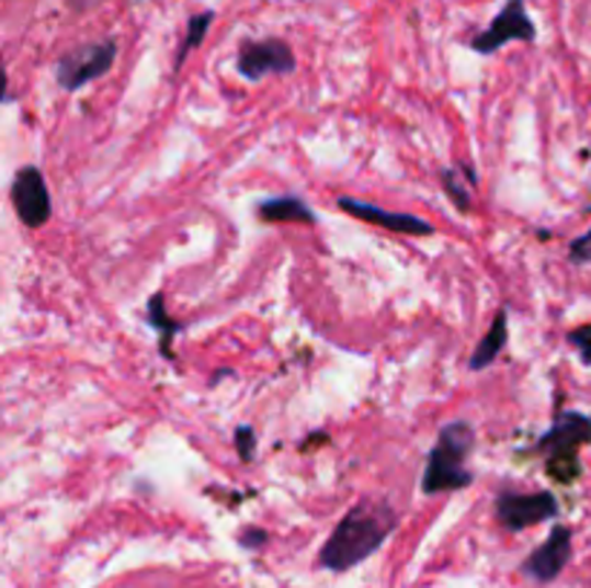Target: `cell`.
I'll list each match as a JSON object with an SVG mask.
<instances>
[{"label": "cell", "instance_id": "cell-1", "mask_svg": "<svg viewBox=\"0 0 591 588\" xmlns=\"http://www.w3.org/2000/svg\"><path fill=\"white\" fill-rule=\"evenodd\" d=\"M396 522L398 513L393 511V505L364 499L334 525L320 549V565L327 572H350L382 549L387 536L396 531Z\"/></svg>", "mask_w": 591, "mask_h": 588}, {"label": "cell", "instance_id": "cell-2", "mask_svg": "<svg viewBox=\"0 0 591 588\" xmlns=\"http://www.w3.org/2000/svg\"><path fill=\"white\" fill-rule=\"evenodd\" d=\"M476 436L467 421H451L439 430V439L428 456L421 490L428 496L462 490L474 485V473L467 471V459L474 453Z\"/></svg>", "mask_w": 591, "mask_h": 588}, {"label": "cell", "instance_id": "cell-3", "mask_svg": "<svg viewBox=\"0 0 591 588\" xmlns=\"http://www.w3.org/2000/svg\"><path fill=\"white\" fill-rule=\"evenodd\" d=\"M116 53L118 44L113 38L93 41V44L70 49L55 64V81L64 90L76 93V90L87 87L90 81H99L102 76H107L113 70V64H116Z\"/></svg>", "mask_w": 591, "mask_h": 588}, {"label": "cell", "instance_id": "cell-4", "mask_svg": "<svg viewBox=\"0 0 591 588\" xmlns=\"http://www.w3.org/2000/svg\"><path fill=\"white\" fill-rule=\"evenodd\" d=\"M508 41H525V44L537 41V26L525 12V0H508L505 7L499 9V15L490 21L488 30L474 35L470 49L479 55H493L505 47Z\"/></svg>", "mask_w": 591, "mask_h": 588}, {"label": "cell", "instance_id": "cell-5", "mask_svg": "<svg viewBox=\"0 0 591 588\" xmlns=\"http://www.w3.org/2000/svg\"><path fill=\"white\" fill-rule=\"evenodd\" d=\"M557 513H560L557 496L548 494V490H539V494H514V490H508V494L497 496L499 525L511 531V534H520V531L539 525V522H552Z\"/></svg>", "mask_w": 591, "mask_h": 588}, {"label": "cell", "instance_id": "cell-6", "mask_svg": "<svg viewBox=\"0 0 591 588\" xmlns=\"http://www.w3.org/2000/svg\"><path fill=\"white\" fill-rule=\"evenodd\" d=\"M295 53L283 38L246 41L237 53V72L246 81H263L265 76H288L295 72Z\"/></svg>", "mask_w": 591, "mask_h": 588}, {"label": "cell", "instance_id": "cell-7", "mask_svg": "<svg viewBox=\"0 0 591 588\" xmlns=\"http://www.w3.org/2000/svg\"><path fill=\"white\" fill-rule=\"evenodd\" d=\"M12 205H15L18 219L26 225V228H41L47 225L53 217V196H49L47 179L38 168H21L15 173V182H12Z\"/></svg>", "mask_w": 591, "mask_h": 588}, {"label": "cell", "instance_id": "cell-8", "mask_svg": "<svg viewBox=\"0 0 591 588\" xmlns=\"http://www.w3.org/2000/svg\"><path fill=\"white\" fill-rule=\"evenodd\" d=\"M591 441V418L583 412H560L554 418L552 427L531 444V453L552 459L562 456V453H577V450Z\"/></svg>", "mask_w": 591, "mask_h": 588}, {"label": "cell", "instance_id": "cell-9", "mask_svg": "<svg viewBox=\"0 0 591 588\" xmlns=\"http://www.w3.org/2000/svg\"><path fill=\"white\" fill-rule=\"evenodd\" d=\"M568 559H571V528L554 525L543 545L531 557H525L522 574L537 583H554L568 565Z\"/></svg>", "mask_w": 591, "mask_h": 588}, {"label": "cell", "instance_id": "cell-10", "mask_svg": "<svg viewBox=\"0 0 591 588\" xmlns=\"http://www.w3.org/2000/svg\"><path fill=\"white\" fill-rule=\"evenodd\" d=\"M341 211H346L350 217L364 219L370 225H378V228H387V231L396 234H412V237H430V234L436 231L428 219L416 217V214H398V211H384L373 202L355 200V196H341L338 200Z\"/></svg>", "mask_w": 591, "mask_h": 588}, {"label": "cell", "instance_id": "cell-11", "mask_svg": "<svg viewBox=\"0 0 591 588\" xmlns=\"http://www.w3.org/2000/svg\"><path fill=\"white\" fill-rule=\"evenodd\" d=\"M258 217L263 223H315V211L300 196H272L258 205Z\"/></svg>", "mask_w": 591, "mask_h": 588}, {"label": "cell", "instance_id": "cell-12", "mask_svg": "<svg viewBox=\"0 0 591 588\" xmlns=\"http://www.w3.org/2000/svg\"><path fill=\"white\" fill-rule=\"evenodd\" d=\"M505 343H508V312L499 309L493 324L488 326V332L482 335V341H479V347H476V352L470 355V370L479 372V370H485V366L493 364V361L502 355Z\"/></svg>", "mask_w": 591, "mask_h": 588}, {"label": "cell", "instance_id": "cell-13", "mask_svg": "<svg viewBox=\"0 0 591 588\" xmlns=\"http://www.w3.org/2000/svg\"><path fill=\"white\" fill-rule=\"evenodd\" d=\"M442 179L444 194L451 196V202L459 211H470V202H474V185H476V173L467 168V165H456V168H444L439 173Z\"/></svg>", "mask_w": 591, "mask_h": 588}, {"label": "cell", "instance_id": "cell-14", "mask_svg": "<svg viewBox=\"0 0 591 588\" xmlns=\"http://www.w3.org/2000/svg\"><path fill=\"white\" fill-rule=\"evenodd\" d=\"M148 324L154 326L156 332H159V349L164 352V358H173L171 341H173V335L182 332V324L180 320H171V315H168V303H164L162 292H156L154 297H150Z\"/></svg>", "mask_w": 591, "mask_h": 588}, {"label": "cell", "instance_id": "cell-15", "mask_svg": "<svg viewBox=\"0 0 591 588\" xmlns=\"http://www.w3.org/2000/svg\"><path fill=\"white\" fill-rule=\"evenodd\" d=\"M214 24V12H196L191 21H187V30H185V41L180 44V53H177V61H173V70H182V64H185V58L191 53H194L200 44L205 41V35H208V26Z\"/></svg>", "mask_w": 591, "mask_h": 588}, {"label": "cell", "instance_id": "cell-16", "mask_svg": "<svg viewBox=\"0 0 591 588\" xmlns=\"http://www.w3.org/2000/svg\"><path fill=\"white\" fill-rule=\"evenodd\" d=\"M548 473H552L554 479L568 485V482H575L580 476V459L577 453H562V456H552L548 459Z\"/></svg>", "mask_w": 591, "mask_h": 588}, {"label": "cell", "instance_id": "cell-17", "mask_svg": "<svg viewBox=\"0 0 591 588\" xmlns=\"http://www.w3.org/2000/svg\"><path fill=\"white\" fill-rule=\"evenodd\" d=\"M234 448H237L242 462H251L254 453H258V433H254L249 425H240L237 427V433H234Z\"/></svg>", "mask_w": 591, "mask_h": 588}, {"label": "cell", "instance_id": "cell-18", "mask_svg": "<svg viewBox=\"0 0 591 588\" xmlns=\"http://www.w3.org/2000/svg\"><path fill=\"white\" fill-rule=\"evenodd\" d=\"M568 343L571 347L580 349V358H583V364L591 366V326H577V329H571V332L566 335Z\"/></svg>", "mask_w": 591, "mask_h": 588}, {"label": "cell", "instance_id": "cell-19", "mask_svg": "<svg viewBox=\"0 0 591 588\" xmlns=\"http://www.w3.org/2000/svg\"><path fill=\"white\" fill-rule=\"evenodd\" d=\"M568 260L571 263H591V231H586L583 237H577L571 246H568Z\"/></svg>", "mask_w": 591, "mask_h": 588}, {"label": "cell", "instance_id": "cell-20", "mask_svg": "<svg viewBox=\"0 0 591 588\" xmlns=\"http://www.w3.org/2000/svg\"><path fill=\"white\" fill-rule=\"evenodd\" d=\"M265 540H269V534L260 531V528H246L240 534L242 549H260V545H265Z\"/></svg>", "mask_w": 591, "mask_h": 588}]
</instances>
